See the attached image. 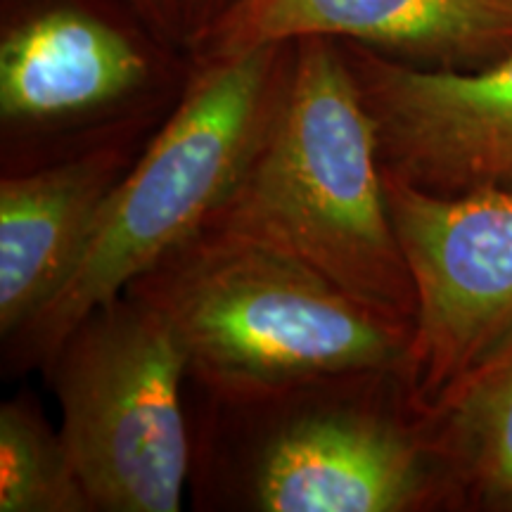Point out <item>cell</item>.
Masks as SVG:
<instances>
[{
	"mask_svg": "<svg viewBox=\"0 0 512 512\" xmlns=\"http://www.w3.org/2000/svg\"><path fill=\"white\" fill-rule=\"evenodd\" d=\"M202 230L278 252L413 323L415 292L384 190L377 128L337 41H292L278 98Z\"/></svg>",
	"mask_w": 512,
	"mask_h": 512,
	"instance_id": "obj_1",
	"label": "cell"
},
{
	"mask_svg": "<svg viewBox=\"0 0 512 512\" xmlns=\"http://www.w3.org/2000/svg\"><path fill=\"white\" fill-rule=\"evenodd\" d=\"M339 46L387 174L434 195L512 190V55L472 72H439Z\"/></svg>",
	"mask_w": 512,
	"mask_h": 512,
	"instance_id": "obj_8",
	"label": "cell"
},
{
	"mask_svg": "<svg viewBox=\"0 0 512 512\" xmlns=\"http://www.w3.org/2000/svg\"><path fill=\"white\" fill-rule=\"evenodd\" d=\"M60 434L95 510L176 512L192 470L188 358L174 325L133 292L76 325L46 363Z\"/></svg>",
	"mask_w": 512,
	"mask_h": 512,
	"instance_id": "obj_5",
	"label": "cell"
},
{
	"mask_svg": "<svg viewBox=\"0 0 512 512\" xmlns=\"http://www.w3.org/2000/svg\"><path fill=\"white\" fill-rule=\"evenodd\" d=\"M136 159L128 133L0 183V332L46 306L79 264L114 185Z\"/></svg>",
	"mask_w": 512,
	"mask_h": 512,
	"instance_id": "obj_10",
	"label": "cell"
},
{
	"mask_svg": "<svg viewBox=\"0 0 512 512\" xmlns=\"http://www.w3.org/2000/svg\"><path fill=\"white\" fill-rule=\"evenodd\" d=\"M140 19L169 46L183 48L188 43V24H185L183 0H126Z\"/></svg>",
	"mask_w": 512,
	"mask_h": 512,
	"instance_id": "obj_13",
	"label": "cell"
},
{
	"mask_svg": "<svg viewBox=\"0 0 512 512\" xmlns=\"http://www.w3.org/2000/svg\"><path fill=\"white\" fill-rule=\"evenodd\" d=\"M415 313L401 377L425 413L512 328V190L434 195L384 171Z\"/></svg>",
	"mask_w": 512,
	"mask_h": 512,
	"instance_id": "obj_6",
	"label": "cell"
},
{
	"mask_svg": "<svg viewBox=\"0 0 512 512\" xmlns=\"http://www.w3.org/2000/svg\"><path fill=\"white\" fill-rule=\"evenodd\" d=\"M223 498L256 512H413L448 505L422 413L401 370H361L259 399L211 401Z\"/></svg>",
	"mask_w": 512,
	"mask_h": 512,
	"instance_id": "obj_4",
	"label": "cell"
},
{
	"mask_svg": "<svg viewBox=\"0 0 512 512\" xmlns=\"http://www.w3.org/2000/svg\"><path fill=\"white\" fill-rule=\"evenodd\" d=\"M451 503L512 508V328L422 413Z\"/></svg>",
	"mask_w": 512,
	"mask_h": 512,
	"instance_id": "obj_11",
	"label": "cell"
},
{
	"mask_svg": "<svg viewBox=\"0 0 512 512\" xmlns=\"http://www.w3.org/2000/svg\"><path fill=\"white\" fill-rule=\"evenodd\" d=\"M174 50L126 0H3V128L48 133L143 105L169 91Z\"/></svg>",
	"mask_w": 512,
	"mask_h": 512,
	"instance_id": "obj_7",
	"label": "cell"
},
{
	"mask_svg": "<svg viewBox=\"0 0 512 512\" xmlns=\"http://www.w3.org/2000/svg\"><path fill=\"white\" fill-rule=\"evenodd\" d=\"M292 43L192 62L181 100L107 197L79 264L5 344V368H46L60 344L207 226L278 98Z\"/></svg>",
	"mask_w": 512,
	"mask_h": 512,
	"instance_id": "obj_3",
	"label": "cell"
},
{
	"mask_svg": "<svg viewBox=\"0 0 512 512\" xmlns=\"http://www.w3.org/2000/svg\"><path fill=\"white\" fill-rule=\"evenodd\" d=\"M95 510L69 456L60 430H53L29 401L0 408V512H91Z\"/></svg>",
	"mask_w": 512,
	"mask_h": 512,
	"instance_id": "obj_12",
	"label": "cell"
},
{
	"mask_svg": "<svg viewBox=\"0 0 512 512\" xmlns=\"http://www.w3.org/2000/svg\"><path fill=\"white\" fill-rule=\"evenodd\" d=\"M235 0H183L185 24H188V41L202 29H207L221 12H226ZM188 48V43H185Z\"/></svg>",
	"mask_w": 512,
	"mask_h": 512,
	"instance_id": "obj_14",
	"label": "cell"
},
{
	"mask_svg": "<svg viewBox=\"0 0 512 512\" xmlns=\"http://www.w3.org/2000/svg\"><path fill=\"white\" fill-rule=\"evenodd\" d=\"M309 36L420 69L472 72L512 55V0H235L185 50L207 62Z\"/></svg>",
	"mask_w": 512,
	"mask_h": 512,
	"instance_id": "obj_9",
	"label": "cell"
},
{
	"mask_svg": "<svg viewBox=\"0 0 512 512\" xmlns=\"http://www.w3.org/2000/svg\"><path fill=\"white\" fill-rule=\"evenodd\" d=\"M174 325L188 373L238 403L320 377L401 370L411 323L271 249L200 230L128 287Z\"/></svg>",
	"mask_w": 512,
	"mask_h": 512,
	"instance_id": "obj_2",
	"label": "cell"
}]
</instances>
